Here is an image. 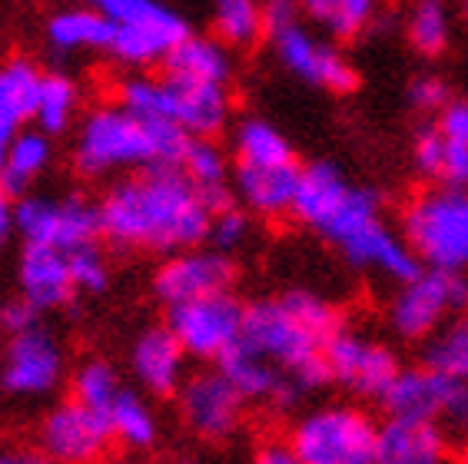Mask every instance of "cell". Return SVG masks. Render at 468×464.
<instances>
[{"label":"cell","mask_w":468,"mask_h":464,"mask_svg":"<svg viewBox=\"0 0 468 464\" xmlns=\"http://www.w3.org/2000/svg\"><path fill=\"white\" fill-rule=\"evenodd\" d=\"M103 239L117 249L180 252L199 246L213 209L180 166H150L113 183L100 199Z\"/></svg>","instance_id":"6da1fadb"},{"label":"cell","mask_w":468,"mask_h":464,"mask_svg":"<svg viewBox=\"0 0 468 464\" xmlns=\"http://www.w3.org/2000/svg\"><path fill=\"white\" fill-rule=\"evenodd\" d=\"M343 329V315L323 295L292 289L280 299L246 305L239 342L282 368L299 392L309 395L329 385L323 345Z\"/></svg>","instance_id":"7a4b0ae2"},{"label":"cell","mask_w":468,"mask_h":464,"mask_svg":"<svg viewBox=\"0 0 468 464\" xmlns=\"http://www.w3.org/2000/svg\"><path fill=\"white\" fill-rule=\"evenodd\" d=\"M189 140L193 136L170 120H140L120 103H103L80 120L73 166L90 179L150 166H180Z\"/></svg>","instance_id":"3957f363"},{"label":"cell","mask_w":468,"mask_h":464,"mask_svg":"<svg viewBox=\"0 0 468 464\" xmlns=\"http://www.w3.org/2000/svg\"><path fill=\"white\" fill-rule=\"evenodd\" d=\"M402 236L429 269L468 276V189L435 186L409 199Z\"/></svg>","instance_id":"277c9868"},{"label":"cell","mask_w":468,"mask_h":464,"mask_svg":"<svg viewBox=\"0 0 468 464\" xmlns=\"http://www.w3.org/2000/svg\"><path fill=\"white\" fill-rule=\"evenodd\" d=\"M113 24L110 50L123 67H154L163 63L183 37L193 34L183 14L166 7L163 0H87Z\"/></svg>","instance_id":"5b68a950"},{"label":"cell","mask_w":468,"mask_h":464,"mask_svg":"<svg viewBox=\"0 0 468 464\" xmlns=\"http://www.w3.org/2000/svg\"><path fill=\"white\" fill-rule=\"evenodd\" d=\"M378 425L356 405H319L289 431L303 464H376Z\"/></svg>","instance_id":"8992f818"},{"label":"cell","mask_w":468,"mask_h":464,"mask_svg":"<svg viewBox=\"0 0 468 464\" xmlns=\"http://www.w3.org/2000/svg\"><path fill=\"white\" fill-rule=\"evenodd\" d=\"M468 309V276L445 269H419L412 279L399 282L388 299V325L399 339L422 342L441 322Z\"/></svg>","instance_id":"52a82bcc"},{"label":"cell","mask_w":468,"mask_h":464,"mask_svg":"<svg viewBox=\"0 0 468 464\" xmlns=\"http://www.w3.org/2000/svg\"><path fill=\"white\" fill-rule=\"evenodd\" d=\"M388 418H425L445 435H468V382L439 375L432 368H402L378 398Z\"/></svg>","instance_id":"ba28073f"},{"label":"cell","mask_w":468,"mask_h":464,"mask_svg":"<svg viewBox=\"0 0 468 464\" xmlns=\"http://www.w3.org/2000/svg\"><path fill=\"white\" fill-rule=\"evenodd\" d=\"M323 358L329 382H335L356 398H369V402H378L402 372L396 352L386 342L359 329H346V325L323 345Z\"/></svg>","instance_id":"9c48e42d"},{"label":"cell","mask_w":468,"mask_h":464,"mask_svg":"<svg viewBox=\"0 0 468 464\" xmlns=\"http://www.w3.org/2000/svg\"><path fill=\"white\" fill-rule=\"evenodd\" d=\"M243 302H236L229 292H217L193 299V302L170 305L166 329L176 335L186 358L219 362L243 335Z\"/></svg>","instance_id":"30bf717a"},{"label":"cell","mask_w":468,"mask_h":464,"mask_svg":"<svg viewBox=\"0 0 468 464\" xmlns=\"http://www.w3.org/2000/svg\"><path fill=\"white\" fill-rule=\"evenodd\" d=\"M17 236L27 246H57L63 252L90 246L103 236L100 206L83 196H24L17 203Z\"/></svg>","instance_id":"8fae6325"},{"label":"cell","mask_w":468,"mask_h":464,"mask_svg":"<svg viewBox=\"0 0 468 464\" xmlns=\"http://www.w3.org/2000/svg\"><path fill=\"white\" fill-rule=\"evenodd\" d=\"M176 408H180L183 425L209 445L233 441L246 421L243 395L236 392L219 368L183 378L180 392H176Z\"/></svg>","instance_id":"7c38bea8"},{"label":"cell","mask_w":468,"mask_h":464,"mask_svg":"<svg viewBox=\"0 0 468 464\" xmlns=\"http://www.w3.org/2000/svg\"><path fill=\"white\" fill-rule=\"evenodd\" d=\"M270 40H272V50H276V60L296 80L309 83V87L329 90V93H352V90L359 87V73L349 63V57L329 37L313 34L303 20L272 30Z\"/></svg>","instance_id":"4fadbf2b"},{"label":"cell","mask_w":468,"mask_h":464,"mask_svg":"<svg viewBox=\"0 0 468 464\" xmlns=\"http://www.w3.org/2000/svg\"><path fill=\"white\" fill-rule=\"evenodd\" d=\"M107 415L80 402H60L47 411L37 428V448L50 464H97L110 451Z\"/></svg>","instance_id":"5bb4252c"},{"label":"cell","mask_w":468,"mask_h":464,"mask_svg":"<svg viewBox=\"0 0 468 464\" xmlns=\"http://www.w3.org/2000/svg\"><path fill=\"white\" fill-rule=\"evenodd\" d=\"M63 368H67V358H63L60 342L47 329L34 325L27 332L10 335L0 382L17 398H44L57 392V385L63 382Z\"/></svg>","instance_id":"9a60e30c"},{"label":"cell","mask_w":468,"mask_h":464,"mask_svg":"<svg viewBox=\"0 0 468 464\" xmlns=\"http://www.w3.org/2000/svg\"><path fill=\"white\" fill-rule=\"evenodd\" d=\"M233 276H236V266L226 252L189 246V249L170 252L160 262V269H156L154 276V292L160 302L180 305V302H193V299H203V295L229 292Z\"/></svg>","instance_id":"2e32d148"},{"label":"cell","mask_w":468,"mask_h":464,"mask_svg":"<svg viewBox=\"0 0 468 464\" xmlns=\"http://www.w3.org/2000/svg\"><path fill=\"white\" fill-rule=\"evenodd\" d=\"M335 249L343 252L349 266L372 269V272L396 279V282H406V279H412L422 269V262H419V256L406 242V236L388 229L382 213L366 219L362 226H356L346 239L335 242Z\"/></svg>","instance_id":"e0dca14e"},{"label":"cell","mask_w":468,"mask_h":464,"mask_svg":"<svg viewBox=\"0 0 468 464\" xmlns=\"http://www.w3.org/2000/svg\"><path fill=\"white\" fill-rule=\"evenodd\" d=\"M217 368L229 378L236 392L243 395L246 405H270V408L286 411L303 398V392L282 368H276L270 358H262L260 352H252L243 342H236L217 362Z\"/></svg>","instance_id":"ac0fdd59"},{"label":"cell","mask_w":468,"mask_h":464,"mask_svg":"<svg viewBox=\"0 0 468 464\" xmlns=\"http://www.w3.org/2000/svg\"><path fill=\"white\" fill-rule=\"evenodd\" d=\"M166 80V120L186 130L193 140H213L223 133L233 113L229 87L219 83H193L163 77Z\"/></svg>","instance_id":"d6986e66"},{"label":"cell","mask_w":468,"mask_h":464,"mask_svg":"<svg viewBox=\"0 0 468 464\" xmlns=\"http://www.w3.org/2000/svg\"><path fill=\"white\" fill-rule=\"evenodd\" d=\"M183 362H186V352L166 325L144 329L130 348V372L140 382V388L156 398H170L180 392L183 378H186Z\"/></svg>","instance_id":"ffe728a7"},{"label":"cell","mask_w":468,"mask_h":464,"mask_svg":"<svg viewBox=\"0 0 468 464\" xmlns=\"http://www.w3.org/2000/svg\"><path fill=\"white\" fill-rule=\"evenodd\" d=\"M20 299H27L37 312H54L73 299V279L67 252L57 246H24L17 266Z\"/></svg>","instance_id":"44dd1931"},{"label":"cell","mask_w":468,"mask_h":464,"mask_svg":"<svg viewBox=\"0 0 468 464\" xmlns=\"http://www.w3.org/2000/svg\"><path fill=\"white\" fill-rule=\"evenodd\" d=\"M449 435L425 418H388L376 438V464H445Z\"/></svg>","instance_id":"7402d4cb"},{"label":"cell","mask_w":468,"mask_h":464,"mask_svg":"<svg viewBox=\"0 0 468 464\" xmlns=\"http://www.w3.org/2000/svg\"><path fill=\"white\" fill-rule=\"evenodd\" d=\"M166 77L193 83H219L229 87L233 80V54L217 34H186L163 60Z\"/></svg>","instance_id":"603a6c76"},{"label":"cell","mask_w":468,"mask_h":464,"mask_svg":"<svg viewBox=\"0 0 468 464\" xmlns=\"http://www.w3.org/2000/svg\"><path fill=\"white\" fill-rule=\"evenodd\" d=\"M349 193H352V183L343 176L339 166H333V163H309V166L299 170L292 216L306 229L319 232L329 223V216L346 203Z\"/></svg>","instance_id":"cb8c5ba5"},{"label":"cell","mask_w":468,"mask_h":464,"mask_svg":"<svg viewBox=\"0 0 468 464\" xmlns=\"http://www.w3.org/2000/svg\"><path fill=\"white\" fill-rule=\"evenodd\" d=\"M299 186V166H236V193L262 219H280L292 213Z\"/></svg>","instance_id":"d4e9b609"},{"label":"cell","mask_w":468,"mask_h":464,"mask_svg":"<svg viewBox=\"0 0 468 464\" xmlns=\"http://www.w3.org/2000/svg\"><path fill=\"white\" fill-rule=\"evenodd\" d=\"M44 34L57 54H90V50H110L113 24L97 7L83 4V7H67L50 14Z\"/></svg>","instance_id":"484cf974"},{"label":"cell","mask_w":468,"mask_h":464,"mask_svg":"<svg viewBox=\"0 0 468 464\" xmlns=\"http://www.w3.org/2000/svg\"><path fill=\"white\" fill-rule=\"evenodd\" d=\"M44 73L27 57H10L0 63V133L14 136L24 123L34 120L37 93H40Z\"/></svg>","instance_id":"4316f807"},{"label":"cell","mask_w":468,"mask_h":464,"mask_svg":"<svg viewBox=\"0 0 468 464\" xmlns=\"http://www.w3.org/2000/svg\"><path fill=\"white\" fill-rule=\"evenodd\" d=\"M303 20L329 40H356L376 27L382 0H299Z\"/></svg>","instance_id":"83f0119b"},{"label":"cell","mask_w":468,"mask_h":464,"mask_svg":"<svg viewBox=\"0 0 468 464\" xmlns=\"http://www.w3.org/2000/svg\"><path fill=\"white\" fill-rule=\"evenodd\" d=\"M415 170L435 179L439 186L468 189V146H459L439 133V126L422 130L412 146Z\"/></svg>","instance_id":"f1b7e54d"},{"label":"cell","mask_w":468,"mask_h":464,"mask_svg":"<svg viewBox=\"0 0 468 464\" xmlns=\"http://www.w3.org/2000/svg\"><path fill=\"white\" fill-rule=\"evenodd\" d=\"M180 170L197 186L199 196L207 199L213 213L229 206V163H226V153L213 140H189Z\"/></svg>","instance_id":"f546056e"},{"label":"cell","mask_w":468,"mask_h":464,"mask_svg":"<svg viewBox=\"0 0 468 464\" xmlns=\"http://www.w3.org/2000/svg\"><path fill=\"white\" fill-rule=\"evenodd\" d=\"M54 160V146L44 130H17L7 143V160H4V179L0 189L17 196L34 183Z\"/></svg>","instance_id":"4dcf8cb0"},{"label":"cell","mask_w":468,"mask_h":464,"mask_svg":"<svg viewBox=\"0 0 468 464\" xmlns=\"http://www.w3.org/2000/svg\"><path fill=\"white\" fill-rule=\"evenodd\" d=\"M233 150L239 166H286V163H296L292 143L270 120H260V116H246L243 123L236 126Z\"/></svg>","instance_id":"1f68e13d"},{"label":"cell","mask_w":468,"mask_h":464,"mask_svg":"<svg viewBox=\"0 0 468 464\" xmlns=\"http://www.w3.org/2000/svg\"><path fill=\"white\" fill-rule=\"evenodd\" d=\"M107 425L110 435L117 438L120 445L133 448V451H146L160 435V421H156V411L150 408V402L144 395L126 392V388L120 392L117 402L110 405Z\"/></svg>","instance_id":"d6a6232c"},{"label":"cell","mask_w":468,"mask_h":464,"mask_svg":"<svg viewBox=\"0 0 468 464\" xmlns=\"http://www.w3.org/2000/svg\"><path fill=\"white\" fill-rule=\"evenodd\" d=\"M406 37L415 54L439 57L452 44V4L449 0H412L406 14Z\"/></svg>","instance_id":"836d02e7"},{"label":"cell","mask_w":468,"mask_h":464,"mask_svg":"<svg viewBox=\"0 0 468 464\" xmlns=\"http://www.w3.org/2000/svg\"><path fill=\"white\" fill-rule=\"evenodd\" d=\"M422 365L439 372V375L468 382V315L441 322L439 329L425 339Z\"/></svg>","instance_id":"e575fe53"},{"label":"cell","mask_w":468,"mask_h":464,"mask_svg":"<svg viewBox=\"0 0 468 464\" xmlns=\"http://www.w3.org/2000/svg\"><path fill=\"white\" fill-rule=\"evenodd\" d=\"M77 107H80V87L67 73H44L34 110L37 130H44L47 136L67 133L77 116Z\"/></svg>","instance_id":"d590c367"},{"label":"cell","mask_w":468,"mask_h":464,"mask_svg":"<svg viewBox=\"0 0 468 464\" xmlns=\"http://www.w3.org/2000/svg\"><path fill=\"white\" fill-rule=\"evenodd\" d=\"M213 30L229 47H252L266 34L262 24V0H209Z\"/></svg>","instance_id":"8d00e7d4"},{"label":"cell","mask_w":468,"mask_h":464,"mask_svg":"<svg viewBox=\"0 0 468 464\" xmlns=\"http://www.w3.org/2000/svg\"><path fill=\"white\" fill-rule=\"evenodd\" d=\"M70 392L73 402L87 405V408L107 415L110 405L117 402L120 392H123V382H120L117 368L110 365L107 358H87L83 365H77L70 378Z\"/></svg>","instance_id":"74e56055"},{"label":"cell","mask_w":468,"mask_h":464,"mask_svg":"<svg viewBox=\"0 0 468 464\" xmlns=\"http://www.w3.org/2000/svg\"><path fill=\"white\" fill-rule=\"evenodd\" d=\"M117 103L140 120H166V80L133 73L117 83Z\"/></svg>","instance_id":"f35d334b"},{"label":"cell","mask_w":468,"mask_h":464,"mask_svg":"<svg viewBox=\"0 0 468 464\" xmlns=\"http://www.w3.org/2000/svg\"><path fill=\"white\" fill-rule=\"evenodd\" d=\"M67 262H70V279L77 292H103L110 286V269L107 259L100 256L97 246H77V249L67 252Z\"/></svg>","instance_id":"ab89813d"},{"label":"cell","mask_w":468,"mask_h":464,"mask_svg":"<svg viewBox=\"0 0 468 464\" xmlns=\"http://www.w3.org/2000/svg\"><path fill=\"white\" fill-rule=\"evenodd\" d=\"M207 239L213 242V249L219 252H233L239 249L246 239H250V216L239 206H223L217 213L209 216V232Z\"/></svg>","instance_id":"60d3db41"},{"label":"cell","mask_w":468,"mask_h":464,"mask_svg":"<svg viewBox=\"0 0 468 464\" xmlns=\"http://www.w3.org/2000/svg\"><path fill=\"white\" fill-rule=\"evenodd\" d=\"M449 100H452L449 83L441 80V77H429V73H422V77H415V80L409 83V103H412L419 113H439Z\"/></svg>","instance_id":"b9f144b4"},{"label":"cell","mask_w":468,"mask_h":464,"mask_svg":"<svg viewBox=\"0 0 468 464\" xmlns=\"http://www.w3.org/2000/svg\"><path fill=\"white\" fill-rule=\"evenodd\" d=\"M439 133L459 146H468V100H449L439 110Z\"/></svg>","instance_id":"7bdbcfd3"},{"label":"cell","mask_w":468,"mask_h":464,"mask_svg":"<svg viewBox=\"0 0 468 464\" xmlns=\"http://www.w3.org/2000/svg\"><path fill=\"white\" fill-rule=\"evenodd\" d=\"M34 325H40V312H37L27 299H10V302L0 309V329L7 332V335L27 332V329H34Z\"/></svg>","instance_id":"ee69618b"},{"label":"cell","mask_w":468,"mask_h":464,"mask_svg":"<svg viewBox=\"0 0 468 464\" xmlns=\"http://www.w3.org/2000/svg\"><path fill=\"white\" fill-rule=\"evenodd\" d=\"M303 20V7L299 0H262V24H266V34L280 27H289Z\"/></svg>","instance_id":"f6af8a7d"},{"label":"cell","mask_w":468,"mask_h":464,"mask_svg":"<svg viewBox=\"0 0 468 464\" xmlns=\"http://www.w3.org/2000/svg\"><path fill=\"white\" fill-rule=\"evenodd\" d=\"M250 464H303V458L292 451V445L286 441H262L256 451H252Z\"/></svg>","instance_id":"bcb514c9"},{"label":"cell","mask_w":468,"mask_h":464,"mask_svg":"<svg viewBox=\"0 0 468 464\" xmlns=\"http://www.w3.org/2000/svg\"><path fill=\"white\" fill-rule=\"evenodd\" d=\"M14 232H17V203H14L10 193L0 189V246H4Z\"/></svg>","instance_id":"7dc6e473"},{"label":"cell","mask_w":468,"mask_h":464,"mask_svg":"<svg viewBox=\"0 0 468 464\" xmlns=\"http://www.w3.org/2000/svg\"><path fill=\"white\" fill-rule=\"evenodd\" d=\"M0 464H50L44 458V451L37 448V451H30V448H7V451H0Z\"/></svg>","instance_id":"c3c4849f"},{"label":"cell","mask_w":468,"mask_h":464,"mask_svg":"<svg viewBox=\"0 0 468 464\" xmlns=\"http://www.w3.org/2000/svg\"><path fill=\"white\" fill-rule=\"evenodd\" d=\"M7 143H10V136L0 133V179H4V160H7Z\"/></svg>","instance_id":"681fc988"},{"label":"cell","mask_w":468,"mask_h":464,"mask_svg":"<svg viewBox=\"0 0 468 464\" xmlns=\"http://www.w3.org/2000/svg\"><path fill=\"white\" fill-rule=\"evenodd\" d=\"M97 464H133V461H130V458H103V461H97Z\"/></svg>","instance_id":"f907efd6"},{"label":"cell","mask_w":468,"mask_h":464,"mask_svg":"<svg viewBox=\"0 0 468 464\" xmlns=\"http://www.w3.org/2000/svg\"><path fill=\"white\" fill-rule=\"evenodd\" d=\"M459 4V10H462V17H465V24H468V0H455Z\"/></svg>","instance_id":"816d5d0a"},{"label":"cell","mask_w":468,"mask_h":464,"mask_svg":"<svg viewBox=\"0 0 468 464\" xmlns=\"http://www.w3.org/2000/svg\"><path fill=\"white\" fill-rule=\"evenodd\" d=\"M462 464H468V451H465V455H462Z\"/></svg>","instance_id":"f5cc1de1"},{"label":"cell","mask_w":468,"mask_h":464,"mask_svg":"<svg viewBox=\"0 0 468 464\" xmlns=\"http://www.w3.org/2000/svg\"><path fill=\"white\" fill-rule=\"evenodd\" d=\"M176 464H193V461H176Z\"/></svg>","instance_id":"db71d44e"}]
</instances>
